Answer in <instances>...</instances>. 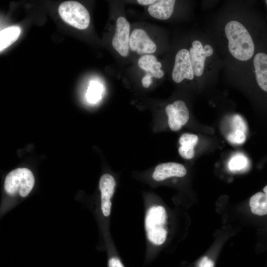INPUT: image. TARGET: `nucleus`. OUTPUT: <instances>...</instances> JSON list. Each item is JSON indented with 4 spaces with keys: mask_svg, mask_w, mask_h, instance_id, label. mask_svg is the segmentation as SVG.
<instances>
[{
    "mask_svg": "<svg viewBox=\"0 0 267 267\" xmlns=\"http://www.w3.org/2000/svg\"><path fill=\"white\" fill-rule=\"evenodd\" d=\"M228 41V49L231 55L241 61H246L253 56L255 45L246 28L239 22H228L224 28Z\"/></svg>",
    "mask_w": 267,
    "mask_h": 267,
    "instance_id": "obj_1",
    "label": "nucleus"
},
{
    "mask_svg": "<svg viewBox=\"0 0 267 267\" xmlns=\"http://www.w3.org/2000/svg\"><path fill=\"white\" fill-rule=\"evenodd\" d=\"M167 213L162 206H153L147 211L145 218V228L148 240L160 246L166 241L167 231L165 228Z\"/></svg>",
    "mask_w": 267,
    "mask_h": 267,
    "instance_id": "obj_2",
    "label": "nucleus"
},
{
    "mask_svg": "<svg viewBox=\"0 0 267 267\" xmlns=\"http://www.w3.org/2000/svg\"><path fill=\"white\" fill-rule=\"evenodd\" d=\"M35 178L32 172L27 168H20L12 170L5 177L4 187L9 195L18 192L23 197H26L33 189Z\"/></svg>",
    "mask_w": 267,
    "mask_h": 267,
    "instance_id": "obj_3",
    "label": "nucleus"
},
{
    "mask_svg": "<svg viewBox=\"0 0 267 267\" xmlns=\"http://www.w3.org/2000/svg\"><path fill=\"white\" fill-rule=\"evenodd\" d=\"M58 11L62 20L74 27L84 30L89 25V12L79 2L72 0L64 1L59 6Z\"/></svg>",
    "mask_w": 267,
    "mask_h": 267,
    "instance_id": "obj_4",
    "label": "nucleus"
},
{
    "mask_svg": "<svg viewBox=\"0 0 267 267\" xmlns=\"http://www.w3.org/2000/svg\"><path fill=\"white\" fill-rule=\"evenodd\" d=\"M194 75L189 51L184 48L180 49L176 55L172 72L173 80L179 83L185 78L190 80L193 79Z\"/></svg>",
    "mask_w": 267,
    "mask_h": 267,
    "instance_id": "obj_5",
    "label": "nucleus"
},
{
    "mask_svg": "<svg viewBox=\"0 0 267 267\" xmlns=\"http://www.w3.org/2000/svg\"><path fill=\"white\" fill-rule=\"evenodd\" d=\"M130 24L124 17H119L116 21L115 34L112 39L114 49L122 56H128L130 47Z\"/></svg>",
    "mask_w": 267,
    "mask_h": 267,
    "instance_id": "obj_6",
    "label": "nucleus"
},
{
    "mask_svg": "<svg viewBox=\"0 0 267 267\" xmlns=\"http://www.w3.org/2000/svg\"><path fill=\"white\" fill-rule=\"evenodd\" d=\"M165 111L168 117V124L173 131L179 130L188 121L189 117L188 110L182 100H177L168 104Z\"/></svg>",
    "mask_w": 267,
    "mask_h": 267,
    "instance_id": "obj_7",
    "label": "nucleus"
},
{
    "mask_svg": "<svg viewBox=\"0 0 267 267\" xmlns=\"http://www.w3.org/2000/svg\"><path fill=\"white\" fill-rule=\"evenodd\" d=\"M130 47L138 54L152 53L156 50V45L147 33L141 29H135L130 39Z\"/></svg>",
    "mask_w": 267,
    "mask_h": 267,
    "instance_id": "obj_8",
    "label": "nucleus"
},
{
    "mask_svg": "<svg viewBox=\"0 0 267 267\" xmlns=\"http://www.w3.org/2000/svg\"><path fill=\"white\" fill-rule=\"evenodd\" d=\"M115 186V180L110 174H104L100 178L99 187L101 192V209L105 217H108L110 214L112 206L111 199L114 194Z\"/></svg>",
    "mask_w": 267,
    "mask_h": 267,
    "instance_id": "obj_9",
    "label": "nucleus"
},
{
    "mask_svg": "<svg viewBox=\"0 0 267 267\" xmlns=\"http://www.w3.org/2000/svg\"><path fill=\"white\" fill-rule=\"evenodd\" d=\"M186 174L185 168L181 164L168 162L158 165L153 173L156 181H162L171 177H183Z\"/></svg>",
    "mask_w": 267,
    "mask_h": 267,
    "instance_id": "obj_10",
    "label": "nucleus"
},
{
    "mask_svg": "<svg viewBox=\"0 0 267 267\" xmlns=\"http://www.w3.org/2000/svg\"><path fill=\"white\" fill-rule=\"evenodd\" d=\"M192 45L189 52L193 72L196 76H200L203 74L205 61L207 57L204 46L200 41H193Z\"/></svg>",
    "mask_w": 267,
    "mask_h": 267,
    "instance_id": "obj_11",
    "label": "nucleus"
},
{
    "mask_svg": "<svg viewBox=\"0 0 267 267\" xmlns=\"http://www.w3.org/2000/svg\"><path fill=\"white\" fill-rule=\"evenodd\" d=\"M176 1L174 0H160L149 5L148 11L153 17L166 20L172 15Z\"/></svg>",
    "mask_w": 267,
    "mask_h": 267,
    "instance_id": "obj_12",
    "label": "nucleus"
},
{
    "mask_svg": "<svg viewBox=\"0 0 267 267\" xmlns=\"http://www.w3.org/2000/svg\"><path fill=\"white\" fill-rule=\"evenodd\" d=\"M256 80L259 87L267 92V54L259 52L254 58Z\"/></svg>",
    "mask_w": 267,
    "mask_h": 267,
    "instance_id": "obj_13",
    "label": "nucleus"
},
{
    "mask_svg": "<svg viewBox=\"0 0 267 267\" xmlns=\"http://www.w3.org/2000/svg\"><path fill=\"white\" fill-rule=\"evenodd\" d=\"M198 137L194 134L185 133L179 139L180 147L178 152L180 156L185 159H191L195 154L194 148L197 143Z\"/></svg>",
    "mask_w": 267,
    "mask_h": 267,
    "instance_id": "obj_14",
    "label": "nucleus"
},
{
    "mask_svg": "<svg viewBox=\"0 0 267 267\" xmlns=\"http://www.w3.org/2000/svg\"><path fill=\"white\" fill-rule=\"evenodd\" d=\"M21 29L18 26H12L0 31V51L11 45L18 38Z\"/></svg>",
    "mask_w": 267,
    "mask_h": 267,
    "instance_id": "obj_15",
    "label": "nucleus"
},
{
    "mask_svg": "<svg viewBox=\"0 0 267 267\" xmlns=\"http://www.w3.org/2000/svg\"><path fill=\"white\" fill-rule=\"evenodd\" d=\"M249 205L254 214L267 215V196L265 193L259 192L253 195L250 199Z\"/></svg>",
    "mask_w": 267,
    "mask_h": 267,
    "instance_id": "obj_16",
    "label": "nucleus"
},
{
    "mask_svg": "<svg viewBox=\"0 0 267 267\" xmlns=\"http://www.w3.org/2000/svg\"><path fill=\"white\" fill-rule=\"evenodd\" d=\"M102 87L95 81L90 83L87 93L88 100L91 103H95L101 98Z\"/></svg>",
    "mask_w": 267,
    "mask_h": 267,
    "instance_id": "obj_17",
    "label": "nucleus"
},
{
    "mask_svg": "<svg viewBox=\"0 0 267 267\" xmlns=\"http://www.w3.org/2000/svg\"><path fill=\"white\" fill-rule=\"evenodd\" d=\"M157 62V58L154 55L145 54L139 58L138 60V65L142 69L151 73L153 71L155 63Z\"/></svg>",
    "mask_w": 267,
    "mask_h": 267,
    "instance_id": "obj_18",
    "label": "nucleus"
},
{
    "mask_svg": "<svg viewBox=\"0 0 267 267\" xmlns=\"http://www.w3.org/2000/svg\"><path fill=\"white\" fill-rule=\"evenodd\" d=\"M246 157L242 155H236L230 160L228 167L231 171H239L246 167L247 161Z\"/></svg>",
    "mask_w": 267,
    "mask_h": 267,
    "instance_id": "obj_19",
    "label": "nucleus"
},
{
    "mask_svg": "<svg viewBox=\"0 0 267 267\" xmlns=\"http://www.w3.org/2000/svg\"><path fill=\"white\" fill-rule=\"evenodd\" d=\"M228 141L234 144H241L246 140L245 133L239 130H235L230 133L227 136Z\"/></svg>",
    "mask_w": 267,
    "mask_h": 267,
    "instance_id": "obj_20",
    "label": "nucleus"
},
{
    "mask_svg": "<svg viewBox=\"0 0 267 267\" xmlns=\"http://www.w3.org/2000/svg\"><path fill=\"white\" fill-rule=\"evenodd\" d=\"M232 125L234 131L239 130L244 133L247 131V126L244 120L239 115H235L232 118Z\"/></svg>",
    "mask_w": 267,
    "mask_h": 267,
    "instance_id": "obj_21",
    "label": "nucleus"
},
{
    "mask_svg": "<svg viewBox=\"0 0 267 267\" xmlns=\"http://www.w3.org/2000/svg\"><path fill=\"white\" fill-rule=\"evenodd\" d=\"M197 267H214V262L208 257L204 256L198 262Z\"/></svg>",
    "mask_w": 267,
    "mask_h": 267,
    "instance_id": "obj_22",
    "label": "nucleus"
},
{
    "mask_svg": "<svg viewBox=\"0 0 267 267\" xmlns=\"http://www.w3.org/2000/svg\"><path fill=\"white\" fill-rule=\"evenodd\" d=\"M108 267H125L121 260L117 257L112 256L108 261Z\"/></svg>",
    "mask_w": 267,
    "mask_h": 267,
    "instance_id": "obj_23",
    "label": "nucleus"
},
{
    "mask_svg": "<svg viewBox=\"0 0 267 267\" xmlns=\"http://www.w3.org/2000/svg\"><path fill=\"white\" fill-rule=\"evenodd\" d=\"M151 78L152 76L148 73L142 78L141 83L144 88H147L150 86L152 82Z\"/></svg>",
    "mask_w": 267,
    "mask_h": 267,
    "instance_id": "obj_24",
    "label": "nucleus"
},
{
    "mask_svg": "<svg viewBox=\"0 0 267 267\" xmlns=\"http://www.w3.org/2000/svg\"><path fill=\"white\" fill-rule=\"evenodd\" d=\"M204 49L207 57L212 55L213 53V49L209 44H206L204 46Z\"/></svg>",
    "mask_w": 267,
    "mask_h": 267,
    "instance_id": "obj_25",
    "label": "nucleus"
},
{
    "mask_svg": "<svg viewBox=\"0 0 267 267\" xmlns=\"http://www.w3.org/2000/svg\"><path fill=\"white\" fill-rule=\"evenodd\" d=\"M156 1V0H137V2L141 5H151L153 3H154Z\"/></svg>",
    "mask_w": 267,
    "mask_h": 267,
    "instance_id": "obj_26",
    "label": "nucleus"
},
{
    "mask_svg": "<svg viewBox=\"0 0 267 267\" xmlns=\"http://www.w3.org/2000/svg\"><path fill=\"white\" fill-rule=\"evenodd\" d=\"M264 193L266 194V195L267 196V185L263 189Z\"/></svg>",
    "mask_w": 267,
    "mask_h": 267,
    "instance_id": "obj_27",
    "label": "nucleus"
},
{
    "mask_svg": "<svg viewBox=\"0 0 267 267\" xmlns=\"http://www.w3.org/2000/svg\"><path fill=\"white\" fill-rule=\"evenodd\" d=\"M266 2L267 4V0H266Z\"/></svg>",
    "mask_w": 267,
    "mask_h": 267,
    "instance_id": "obj_28",
    "label": "nucleus"
}]
</instances>
